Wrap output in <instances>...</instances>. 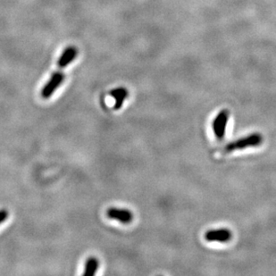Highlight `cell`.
<instances>
[{"mask_svg":"<svg viewBox=\"0 0 276 276\" xmlns=\"http://www.w3.org/2000/svg\"><path fill=\"white\" fill-rule=\"evenodd\" d=\"M262 142H263L262 135L259 132H254L248 136L243 137V138L230 142L229 144L225 146L224 150L230 153V152H233L237 150H242V149H249V148L258 147L259 145L262 144Z\"/></svg>","mask_w":276,"mask_h":276,"instance_id":"cell-1","label":"cell"},{"mask_svg":"<svg viewBox=\"0 0 276 276\" xmlns=\"http://www.w3.org/2000/svg\"><path fill=\"white\" fill-rule=\"evenodd\" d=\"M229 117H230L229 110L224 109L220 111L214 119L212 123V130L216 139L223 140L225 136Z\"/></svg>","mask_w":276,"mask_h":276,"instance_id":"cell-2","label":"cell"},{"mask_svg":"<svg viewBox=\"0 0 276 276\" xmlns=\"http://www.w3.org/2000/svg\"><path fill=\"white\" fill-rule=\"evenodd\" d=\"M64 80H65V75H63L60 72L55 73L47 84L45 85L44 88L42 89L41 96L45 99L49 98L54 94V92L60 87Z\"/></svg>","mask_w":276,"mask_h":276,"instance_id":"cell-3","label":"cell"},{"mask_svg":"<svg viewBox=\"0 0 276 276\" xmlns=\"http://www.w3.org/2000/svg\"><path fill=\"white\" fill-rule=\"evenodd\" d=\"M205 240L208 242H220L226 243L231 241L232 233L228 229H213L205 233Z\"/></svg>","mask_w":276,"mask_h":276,"instance_id":"cell-4","label":"cell"},{"mask_svg":"<svg viewBox=\"0 0 276 276\" xmlns=\"http://www.w3.org/2000/svg\"><path fill=\"white\" fill-rule=\"evenodd\" d=\"M106 215L110 219L117 220L122 224H130L133 220V215H132V212L127 209H123V208L111 207L106 212Z\"/></svg>","mask_w":276,"mask_h":276,"instance_id":"cell-5","label":"cell"},{"mask_svg":"<svg viewBox=\"0 0 276 276\" xmlns=\"http://www.w3.org/2000/svg\"><path fill=\"white\" fill-rule=\"evenodd\" d=\"M78 51L75 47H68L66 50L63 52L61 57L58 60V67L59 68H66V66H69L72 62L75 60L77 57Z\"/></svg>","mask_w":276,"mask_h":276,"instance_id":"cell-6","label":"cell"},{"mask_svg":"<svg viewBox=\"0 0 276 276\" xmlns=\"http://www.w3.org/2000/svg\"><path fill=\"white\" fill-rule=\"evenodd\" d=\"M110 96L114 98L115 104H114V109H120L123 106V102L129 96V92L127 90L123 87L114 89L110 92Z\"/></svg>","mask_w":276,"mask_h":276,"instance_id":"cell-7","label":"cell"},{"mask_svg":"<svg viewBox=\"0 0 276 276\" xmlns=\"http://www.w3.org/2000/svg\"><path fill=\"white\" fill-rule=\"evenodd\" d=\"M99 267V261L96 258H89L84 267V276H92L96 274Z\"/></svg>","mask_w":276,"mask_h":276,"instance_id":"cell-8","label":"cell"},{"mask_svg":"<svg viewBox=\"0 0 276 276\" xmlns=\"http://www.w3.org/2000/svg\"><path fill=\"white\" fill-rule=\"evenodd\" d=\"M8 215V211L5 210V209H1L0 210V224L4 223V221L7 219Z\"/></svg>","mask_w":276,"mask_h":276,"instance_id":"cell-9","label":"cell"}]
</instances>
